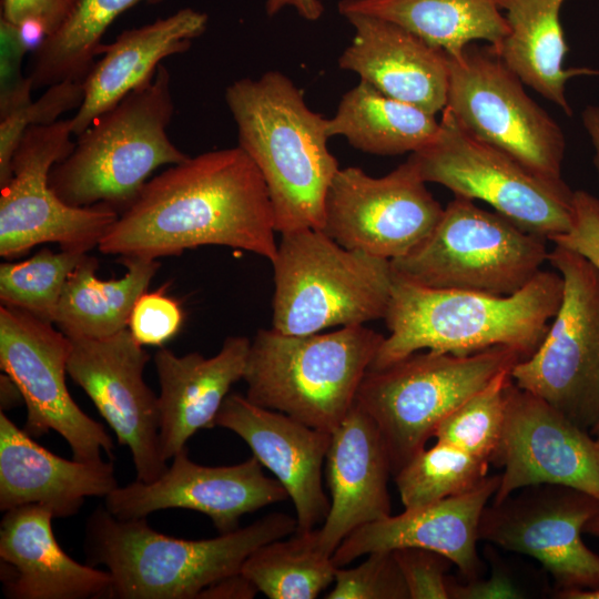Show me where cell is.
Returning <instances> with one entry per match:
<instances>
[{"mask_svg":"<svg viewBox=\"0 0 599 599\" xmlns=\"http://www.w3.org/2000/svg\"><path fill=\"white\" fill-rule=\"evenodd\" d=\"M489 465L456 446L436 441L393 477L404 507L415 508L476 489L488 477Z\"/></svg>","mask_w":599,"mask_h":599,"instance_id":"836d02e7","label":"cell"},{"mask_svg":"<svg viewBox=\"0 0 599 599\" xmlns=\"http://www.w3.org/2000/svg\"><path fill=\"white\" fill-rule=\"evenodd\" d=\"M116 487L112 461L57 456L0 413L1 511L37 505L65 518L78 514L85 498H105Z\"/></svg>","mask_w":599,"mask_h":599,"instance_id":"d4e9b609","label":"cell"},{"mask_svg":"<svg viewBox=\"0 0 599 599\" xmlns=\"http://www.w3.org/2000/svg\"><path fill=\"white\" fill-rule=\"evenodd\" d=\"M547 261L562 277L561 303L539 347L510 375L590 432L599 420V272L560 245Z\"/></svg>","mask_w":599,"mask_h":599,"instance_id":"8fae6325","label":"cell"},{"mask_svg":"<svg viewBox=\"0 0 599 599\" xmlns=\"http://www.w3.org/2000/svg\"><path fill=\"white\" fill-rule=\"evenodd\" d=\"M581 121L595 150L593 162L599 177V105H587L581 112Z\"/></svg>","mask_w":599,"mask_h":599,"instance_id":"7dc6e473","label":"cell"},{"mask_svg":"<svg viewBox=\"0 0 599 599\" xmlns=\"http://www.w3.org/2000/svg\"><path fill=\"white\" fill-rule=\"evenodd\" d=\"M448 60L445 108L456 120L532 172L562 180L566 139L560 125L527 94L524 82L496 50L470 43Z\"/></svg>","mask_w":599,"mask_h":599,"instance_id":"7c38bea8","label":"cell"},{"mask_svg":"<svg viewBox=\"0 0 599 599\" xmlns=\"http://www.w3.org/2000/svg\"><path fill=\"white\" fill-rule=\"evenodd\" d=\"M493 464L504 468L493 501L539 484L568 486L599 500V439L512 378Z\"/></svg>","mask_w":599,"mask_h":599,"instance_id":"ac0fdd59","label":"cell"},{"mask_svg":"<svg viewBox=\"0 0 599 599\" xmlns=\"http://www.w3.org/2000/svg\"><path fill=\"white\" fill-rule=\"evenodd\" d=\"M345 18L354 37L338 58L341 69L430 114L445 109L449 60L444 50L382 18L362 13Z\"/></svg>","mask_w":599,"mask_h":599,"instance_id":"603a6c76","label":"cell"},{"mask_svg":"<svg viewBox=\"0 0 599 599\" xmlns=\"http://www.w3.org/2000/svg\"><path fill=\"white\" fill-rule=\"evenodd\" d=\"M325 470L331 506L315 537L332 557L351 532L392 514L389 458L376 424L356 403L332 433Z\"/></svg>","mask_w":599,"mask_h":599,"instance_id":"7402d4cb","label":"cell"},{"mask_svg":"<svg viewBox=\"0 0 599 599\" xmlns=\"http://www.w3.org/2000/svg\"><path fill=\"white\" fill-rule=\"evenodd\" d=\"M87 253L42 248L32 257L0 265L1 305L54 324L67 280Z\"/></svg>","mask_w":599,"mask_h":599,"instance_id":"e575fe53","label":"cell"},{"mask_svg":"<svg viewBox=\"0 0 599 599\" xmlns=\"http://www.w3.org/2000/svg\"><path fill=\"white\" fill-rule=\"evenodd\" d=\"M262 467L254 456L232 466H202L189 458L184 447L156 480L116 487L104 498L105 509L119 519L190 509L210 517L220 534H227L240 528L243 515L288 498L284 486Z\"/></svg>","mask_w":599,"mask_h":599,"instance_id":"d6986e66","label":"cell"},{"mask_svg":"<svg viewBox=\"0 0 599 599\" xmlns=\"http://www.w3.org/2000/svg\"><path fill=\"white\" fill-rule=\"evenodd\" d=\"M562 291L557 271H540L510 295L432 288L394 274L384 317L389 335L369 369L385 368L423 349L469 355L507 346L527 359L547 334Z\"/></svg>","mask_w":599,"mask_h":599,"instance_id":"7a4b0ae2","label":"cell"},{"mask_svg":"<svg viewBox=\"0 0 599 599\" xmlns=\"http://www.w3.org/2000/svg\"><path fill=\"white\" fill-rule=\"evenodd\" d=\"M384 338L364 325L306 335L260 329L242 378L246 398L333 433L353 407Z\"/></svg>","mask_w":599,"mask_h":599,"instance_id":"8992f818","label":"cell"},{"mask_svg":"<svg viewBox=\"0 0 599 599\" xmlns=\"http://www.w3.org/2000/svg\"><path fill=\"white\" fill-rule=\"evenodd\" d=\"M325 598L409 599V593L393 551H375L354 568L337 567Z\"/></svg>","mask_w":599,"mask_h":599,"instance_id":"74e56055","label":"cell"},{"mask_svg":"<svg viewBox=\"0 0 599 599\" xmlns=\"http://www.w3.org/2000/svg\"><path fill=\"white\" fill-rule=\"evenodd\" d=\"M274 270L273 329L288 335L384 318L390 261L345 248L322 230L281 234Z\"/></svg>","mask_w":599,"mask_h":599,"instance_id":"52a82bcc","label":"cell"},{"mask_svg":"<svg viewBox=\"0 0 599 599\" xmlns=\"http://www.w3.org/2000/svg\"><path fill=\"white\" fill-rule=\"evenodd\" d=\"M336 568L319 550L313 529L258 547L241 572L270 599H313L334 582Z\"/></svg>","mask_w":599,"mask_h":599,"instance_id":"d6a6232c","label":"cell"},{"mask_svg":"<svg viewBox=\"0 0 599 599\" xmlns=\"http://www.w3.org/2000/svg\"><path fill=\"white\" fill-rule=\"evenodd\" d=\"M548 254L546 238L455 196L432 233L390 264L394 274L418 285L510 295L541 271Z\"/></svg>","mask_w":599,"mask_h":599,"instance_id":"9c48e42d","label":"cell"},{"mask_svg":"<svg viewBox=\"0 0 599 599\" xmlns=\"http://www.w3.org/2000/svg\"><path fill=\"white\" fill-rule=\"evenodd\" d=\"M79 0H1V18L21 27L34 23L44 38L58 31L74 11Z\"/></svg>","mask_w":599,"mask_h":599,"instance_id":"7bdbcfd3","label":"cell"},{"mask_svg":"<svg viewBox=\"0 0 599 599\" xmlns=\"http://www.w3.org/2000/svg\"><path fill=\"white\" fill-rule=\"evenodd\" d=\"M435 138L408 159L420 177L480 200L521 230L552 241L569 231L573 191L470 134L445 108Z\"/></svg>","mask_w":599,"mask_h":599,"instance_id":"30bf717a","label":"cell"},{"mask_svg":"<svg viewBox=\"0 0 599 599\" xmlns=\"http://www.w3.org/2000/svg\"><path fill=\"white\" fill-rule=\"evenodd\" d=\"M551 242L580 254L599 272V200L587 191H573L571 227Z\"/></svg>","mask_w":599,"mask_h":599,"instance_id":"b9f144b4","label":"cell"},{"mask_svg":"<svg viewBox=\"0 0 599 599\" xmlns=\"http://www.w3.org/2000/svg\"><path fill=\"white\" fill-rule=\"evenodd\" d=\"M275 233L265 181L237 145L189 156L149 180L98 248L121 258L158 260L219 245L272 262Z\"/></svg>","mask_w":599,"mask_h":599,"instance_id":"6da1fadb","label":"cell"},{"mask_svg":"<svg viewBox=\"0 0 599 599\" xmlns=\"http://www.w3.org/2000/svg\"><path fill=\"white\" fill-rule=\"evenodd\" d=\"M554 597L558 599H599V588L558 591L555 592Z\"/></svg>","mask_w":599,"mask_h":599,"instance_id":"681fc988","label":"cell"},{"mask_svg":"<svg viewBox=\"0 0 599 599\" xmlns=\"http://www.w3.org/2000/svg\"><path fill=\"white\" fill-rule=\"evenodd\" d=\"M250 345L245 336H230L210 358L199 353L177 356L167 348L155 353L159 444L165 461L186 447L199 429L214 426L231 386L243 378Z\"/></svg>","mask_w":599,"mask_h":599,"instance_id":"484cf974","label":"cell"},{"mask_svg":"<svg viewBox=\"0 0 599 599\" xmlns=\"http://www.w3.org/2000/svg\"><path fill=\"white\" fill-rule=\"evenodd\" d=\"M171 75L160 64L151 81L130 92L80 135L55 163L49 184L72 206L105 204L121 213L160 166L189 158L167 135L174 114Z\"/></svg>","mask_w":599,"mask_h":599,"instance_id":"5b68a950","label":"cell"},{"mask_svg":"<svg viewBox=\"0 0 599 599\" xmlns=\"http://www.w3.org/2000/svg\"><path fill=\"white\" fill-rule=\"evenodd\" d=\"M502 0H339L338 12L362 13L397 23L444 50L460 53L477 40L497 47L509 28Z\"/></svg>","mask_w":599,"mask_h":599,"instance_id":"f1b7e54d","label":"cell"},{"mask_svg":"<svg viewBox=\"0 0 599 599\" xmlns=\"http://www.w3.org/2000/svg\"><path fill=\"white\" fill-rule=\"evenodd\" d=\"M443 211L409 159L380 177L348 166L328 187L322 231L345 248L393 261L418 246Z\"/></svg>","mask_w":599,"mask_h":599,"instance_id":"9a60e30c","label":"cell"},{"mask_svg":"<svg viewBox=\"0 0 599 599\" xmlns=\"http://www.w3.org/2000/svg\"><path fill=\"white\" fill-rule=\"evenodd\" d=\"M488 559L491 573L487 579L478 577L459 581L449 576V599H521L527 597L522 586L502 567L495 551H488Z\"/></svg>","mask_w":599,"mask_h":599,"instance_id":"ee69618b","label":"cell"},{"mask_svg":"<svg viewBox=\"0 0 599 599\" xmlns=\"http://www.w3.org/2000/svg\"><path fill=\"white\" fill-rule=\"evenodd\" d=\"M214 426L240 436L284 486L296 512L295 532L313 530L324 522L331 500L323 487V466L332 433L261 407L240 394L226 396Z\"/></svg>","mask_w":599,"mask_h":599,"instance_id":"ffe728a7","label":"cell"},{"mask_svg":"<svg viewBox=\"0 0 599 599\" xmlns=\"http://www.w3.org/2000/svg\"><path fill=\"white\" fill-rule=\"evenodd\" d=\"M583 532L593 537H599V514H597L586 524Z\"/></svg>","mask_w":599,"mask_h":599,"instance_id":"f907efd6","label":"cell"},{"mask_svg":"<svg viewBox=\"0 0 599 599\" xmlns=\"http://www.w3.org/2000/svg\"><path fill=\"white\" fill-rule=\"evenodd\" d=\"M590 433L599 439V420L597 422V424L591 428Z\"/></svg>","mask_w":599,"mask_h":599,"instance_id":"816d5d0a","label":"cell"},{"mask_svg":"<svg viewBox=\"0 0 599 599\" xmlns=\"http://www.w3.org/2000/svg\"><path fill=\"white\" fill-rule=\"evenodd\" d=\"M565 1L502 0L509 31L497 47H491L525 85L571 115L566 83L578 75H599V70L564 68L568 45L560 10Z\"/></svg>","mask_w":599,"mask_h":599,"instance_id":"83f0119b","label":"cell"},{"mask_svg":"<svg viewBox=\"0 0 599 599\" xmlns=\"http://www.w3.org/2000/svg\"><path fill=\"white\" fill-rule=\"evenodd\" d=\"M0 397H1V412L11 409L20 405L23 400L22 393L20 392L13 379L6 373L0 377Z\"/></svg>","mask_w":599,"mask_h":599,"instance_id":"c3c4849f","label":"cell"},{"mask_svg":"<svg viewBox=\"0 0 599 599\" xmlns=\"http://www.w3.org/2000/svg\"><path fill=\"white\" fill-rule=\"evenodd\" d=\"M499 484L500 474L488 475L479 487L464 495L368 522L339 544L332 560L336 567H345L370 552L414 547L447 557L465 581L481 577L485 566L477 551L479 522Z\"/></svg>","mask_w":599,"mask_h":599,"instance_id":"44dd1931","label":"cell"},{"mask_svg":"<svg viewBox=\"0 0 599 599\" xmlns=\"http://www.w3.org/2000/svg\"><path fill=\"white\" fill-rule=\"evenodd\" d=\"M52 325L24 311L0 307V366L22 393L27 406L23 430L31 437L57 432L79 461H100L102 451L112 458V438L68 390L71 342Z\"/></svg>","mask_w":599,"mask_h":599,"instance_id":"2e32d148","label":"cell"},{"mask_svg":"<svg viewBox=\"0 0 599 599\" xmlns=\"http://www.w3.org/2000/svg\"><path fill=\"white\" fill-rule=\"evenodd\" d=\"M291 7L304 20L315 22L324 13V6L321 0H266L265 11L268 17L276 16L281 10Z\"/></svg>","mask_w":599,"mask_h":599,"instance_id":"bcb514c9","label":"cell"},{"mask_svg":"<svg viewBox=\"0 0 599 599\" xmlns=\"http://www.w3.org/2000/svg\"><path fill=\"white\" fill-rule=\"evenodd\" d=\"M0 118L29 103L33 88L21 73L29 50L20 28L0 18Z\"/></svg>","mask_w":599,"mask_h":599,"instance_id":"60d3db41","label":"cell"},{"mask_svg":"<svg viewBox=\"0 0 599 599\" xmlns=\"http://www.w3.org/2000/svg\"><path fill=\"white\" fill-rule=\"evenodd\" d=\"M121 278L100 280L98 261L88 254L69 275L54 324L69 338H101L128 328L132 308L156 274L158 260L121 258Z\"/></svg>","mask_w":599,"mask_h":599,"instance_id":"f546056e","label":"cell"},{"mask_svg":"<svg viewBox=\"0 0 599 599\" xmlns=\"http://www.w3.org/2000/svg\"><path fill=\"white\" fill-rule=\"evenodd\" d=\"M439 121L418 106L386 95L359 80L327 119L328 136H344L355 149L374 155L415 153L435 138Z\"/></svg>","mask_w":599,"mask_h":599,"instance_id":"4dcf8cb0","label":"cell"},{"mask_svg":"<svg viewBox=\"0 0 599 599\" xmlns=\"http://www.w3.org/2000/svg\"><path fill=\"white\" fill-rule=\"evenodd\" d=\"M205 12L183 8L139 28L128 29L109 44L83 79V100L71 120L74 136L101 114L154 77L162 60L187 51L207 28Z\"/></svg>","mask_w":599,"mask_h":599,"instance_id":"4316f807","label":"cell"},{"mask_svg":"<svg viewBox=\"0 0 599 599\" xmlns=\"http://www.w3.org/2000/svg\"><path fill=\"white\" fill-rule=\"evenodd\" d=\"M83 95V81H63L47 88L37 101L0 118V186L11 177L12 156L24 131L51 124L65 111L79 109Z\"/></svg>","mask_w":599,"mask_h":599,"instance_id":"8d00e7d4","label":"cell"},{"mask_svg":"<svg viewBox=\"0 0 599 599\" xmlns=\"http://www.w3.org/2000/svg\"><path fill=\"white\" fill-rule=\"evenodd\" d=\"M238 146L261 172L276 232L322 230L328 187L341 169L327 148V119L280 71L242 78L225 90Z\"/></svg>","mask_w":599,"mask_h":599,"instance_id":"3957f363","label":"cell"},{"mask_svg":"<svg viewBox=\"0 0 599 599\" xmlns=\"http://www.w3.org/2000/svg\"><path fill=\"white\" fill-rule=\"evenodd\" d=\"M296 527L295 517L272 512L214 538L187 540L152 529L145 517L119 519L100 507L87 521L84 547L89 565H103L111 575L109 598L195 599Z\"/></svg>","mask_w":599,"mask_h":599,"instance_id":"277c9868","label":"cell"},{"mask_svg":"<svg viewBox=\"0 0 599 599\" xmlns=\"http://www.w3.org/2000/svg\"><path fill=\"white\" fill-rule=\"evenodd\" d=\"M164 1L79 0L63 26L34 48L27 74L33 90L63 81H83L100 57L104 33L120 14L140 2Z\"/></svg>","mask_w":599,"mask_h":599,"instance_id":"1f68e13d","label":"cell"},{"mask_svg":"<svg viewBox=\"0 0 599 599\" xmlns=\"http://www.w3.org/2000/svg\"><path fill=\"white\" fill-rule=\"evenodd\" d=\"M67 372L132 455L136 480L167 469L159 444V399L143 379L150 355L129 328L101 338H70Z\"/></svg>","mask_w":599,"mask_h":599,"instance_id":"e0dca14e","label":"cell"},{"mask_svg":"<svg viewBox=\"0 0 599 599\" xmlns=\"http://www.w3.org/2000/svg\"><path fill=\"white\" fill-rule=\"evenodd\" d=\"M524 361L515 349L494 346L469 355L415 352L382 369H368L355 403L376 424L392 476L425 448L437 425Z\"/></svg>","mask_w":599,"mask_h":599,"instance_id":"ba28073f","label":"cell"},{"mask_svg":"<svg viewBox=\"0 0 599 599\" xmlns=\"http://www.w3.org/2000/svg\"><path fill=\"white\" fill-rule=\"evenodd\" d=\"M182 323L180 304L164 291L158 290L145 292L138 298L128 328L142 346H161L179 332Z\"/></svg>","mask_w":599,"mask_h":599,"instance_id":"f35d334b","label":"cell"},{"mask_svg":"<svg viewBox=\"0 0 599 599\" xmlns=\"http://www.w3.org/2000/svg\"><path fill=\"white\" fill-rule=\"evenodd\" d=\"M483 511L480 541L527 555L551 576L555 592L599 588V555L581 538L599 514V500L581 490L554 484L531 485Z\"/></svg>","mask_w":599,"mask_h":599,"instance_id":"5bb4252c","label":"cell"},{"mask_svg":"<svg viewBox=\"0 0 599 599\" xmlns=\"http://www.w3.org/2000/svg\"><path fill=\"white\" fill-rule=\"evenodd\" d=\"M53 518L37 505L4 511L0 526L4 595L12 599L109 597L110 572L71 558L54 537Z\"/></svg>","mask_w":599,"mask_h":599,"instance_id":"cb8c5ba5","label":"cell"},{"mask_svg":"<svg viewBox=\"0 0 599 599\" xmlns=\"http://www.w3.org/2000/svg\"><path fill=\"white\" fill-rule=\"evenodd\" d=\"M394 557L407 586L409 599H449L448 571L454 565L444 555L423 548H399Z\"/></svg>","mask_w":599,"mask_h":599,"instance_id":"ab89813d","label":"cell"},{"mask_svg":"<svg viewBox=\"0 0 599 599\" xmlns=\"http://www.w3.org/2000/svg\"><path fill=\"white\" fill-rule=\"evenodd\" d=\"M71 120L33 125L22 134L11 161V177L0 194V255L14 258L42 243L88 253L118 220L105 204L72 206L49 184L53 165L73 150Z\"/></svg>","mask_w":599,"mask_h":599,"instance_id":"4fadbf2b","label":"cell"},{"mask_svg":"<svg viewBox=\"0 0 599 599\" xmlns=\"http://www.w3.org/2000/svg\"><path fill=\"white\" fill-rule=\"evenodd\" d=\"M257 588L242 572L229 576L204 589L199 599H252Z\"/></svg>","mask_w":599,"mask_h":599,"instance_id":"f6af8a7d","label":"cell"},{"mask_svg":"<svg viewBox=\"0 0 599 599\" xmlns=\"http://www.w3.org/2000/svg\"><path fill=\"white\" fill-rule=\"evenodd\" d=\"M510 372L499 373L487 386L449 413L434 430L436 441L456 446L493 464L504 432Z\"/></svg>","mask_w":599,"mask_h":599,"instance_id":"d590c367","label":"cell"}]
</instances>
